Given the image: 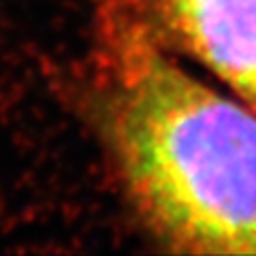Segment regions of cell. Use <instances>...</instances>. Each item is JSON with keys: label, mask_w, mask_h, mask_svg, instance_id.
Masks as SVG:
<instances>
[{"label": "cell", "mask_w": 256, "mask_h": 256, "mask_svg": "<svg viewBox=\"0 0 256 256\" xmlns=\"http://www.w3.org/2000/svg\"><path fill=\"white\" fill-rule=\"evenodd\" d=\"M66 92L158 246L256 254L254 109L188 70L120 0H92L90 41Z\"/></svg>", "instance_id": "6da1fadb"}, {"label": "cell", "mask_w": 256, "mask_h": 256, "mask_svg": "<svg viewBox=\"0 0 256 256\" xmlns=\"http://www.w3.org/2000/svg\"><path fill=\"white\" fill-rule=\"evenodd\" d=\"M150 34L256 111V0H120Z\"/></svg>", "instance_id": "7a4b0ae2"}]
</instances>
